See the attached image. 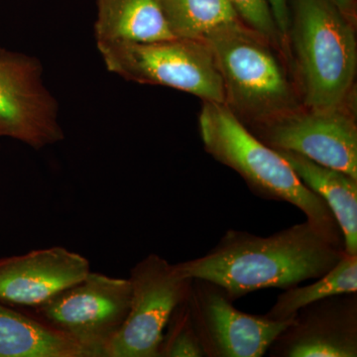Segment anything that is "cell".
Returning a JSON list of instances; mask_svg holds the SVG:
<instances>
[{"mask_svg": "<svg viewBox=\"0 0 357 357\" xmlns=\"http://www.w3.org/2000/svg\"><path fill=\"white\" fill-rule=\"evenodd\" d=\"M109 72L133 83L164 86L223 103L217 63L203 40L172 38L147 43L96 45Z\"/></svg>", "mask_w": 357, "mask_h": 357, "instance_id": "5", "label": "cell"}, {"mask_svg": "<svg viewBox=\"0 0 357 357\" xmlns=\"http://www.w3.org/2000/svg\"><path fill=\"white\" fill-rule=\"evenodd\" d=\"M272 15L280 32L282 43L284 51L290 61L289 53V27H290V9H289V0H268Z\"/></svg>", "mask_w": 357, "mask_h": 357, "instance_id": "20", "label": "cell"}, {"mask_svg": "<svg viewBox=\"0 0 357 357\" xmlns=\"http://www.w3.org/2000/svg\"><path fill=\"white\" fill-rule=\"evenodd\" d=\"M167 328H169V331L167 335H164L161 349H160V356H206L198 335L192 325L187 298L175 310Z\"/></svg>", "mask_w": 357, "mask_h": 357, "instance_id": "18", "label": "cell"}, {"mask_svg": "<svg viewBox=\"0 0 357 357\" xmlns=\"http://www.w3.org/2000/svg\"><path fill=\"white\" fill-rule=\"evenodd\" d=\"M199 126L204 150L239 174L256 196L293 204L331 241L344 245L342 230L326 202L300 180L276 150L256 138L227 105L203 102Z\"/></svg>", "mask_w": 357, "mask_h": 357, "instance_id": "4", "label": "cell"}, {"mask_svg": "<svg viewBox=\"0 0 357 357\" xmlns=\"http://www.w3.org/2000/svg\"><path fill=\"white\" fill-rule=\"evenodd\" d=\"M276 151L300 180L326 202L342 230L345 252L357 255V178L295 152Z\"/></svg>", "mask_w": 357, "mask_h": 357, "instance_id": "13", "label": "cell"}, {"mask_svg": "<svg viewBox=\"0 0 357 357\" xmlns=\"http://www.w3.org/2000/svg\"><path fill=\"white\" fill-rule=\"evenodd\" d=\"M130 301L128 279L89 272L37 309L49 325L69 335L89 357H105L128 317Z\"/></svg>", "mask_w": 357, "mask_h": 357, "instance_id": "7", "label": "cell"}, {"mask_svg": "<svg viewBox=\"0 0 357 357\" xmlns=\"http://www.w3.org/2000/svg\"><path fill=\"white\" fill-rule=\"evenodd\" d=\"M0 357H89L69 335L0 303Z\"/></svg>", "mask_w": 357, "mask_h": 357, "instance_id": "15", "label": "cell"}, {"mask_svg": "<svg viewBox=\"0 0 357 357\" xmlns=\"http://www.w3.org/2000/svg\"><path fill=\"white\" fill-rule=\"evenodd\" d=\"M96 45L175 38L158 0H96Z\"/></svg>", "mask_w": 357, "mask_h": 357, "instance_id": "14", "label": "cell"}, {"mask_svg": "<svg viewBox=\"0 0 357 357\" xmlns=\"http://www.w3.org/2000/svg\"><path fill=\"white\" fill-rule=\"evenodd\" d=\"M175 38L202 40L217 28L241 20L229 0H158Z\"/></svg>", "mask_w": 357, "mask_h": 357, "instance_id": "16", "label": "cell"}, {"mask_svg": "<svg viewBox=\"0 0 357 357\" xmlns=\"http://www.w3.org/2000/svg\"><path fill=\"white\" fill-rule=\"evenodd\" d=\"M332 1L352 24L356 25V0H332Z\"/></svg>", "mask_w": 357, "mask_h": 357, "instance_id": "21", "label": "cell"}, {"mask_svg": "<svg viewBox=\"0 0 357 357\" xmlns=\"http://www.w3.org/2000/svg\"><path fill=\"white\" fill-rule=\"evenodd\" d=\"M248 129L275 150L295 152L357 178L356 102L333 109L302 107Z\"/></svg>", "mask_w": 357, "mask_h": 357, "instance_id": "8", "label": "cell"}, {"mask_svg": "<svg viewBox=\"0 0 357 357\" xmlns=\"http://www.w3.org/2000/svg\"><path fill=\"white\" fill-rule=\"evenodd\" d=\"M357 292V255L345 253L344 257L328 273L311 285L286 289L265 316L274 321L295 318L301 309L319 300Z\"/></svg>", "mask_w": 357, "mask_h": 357, "instance_id": "17", "label": "cell"}, {"mask_svg": "<svg viewBox=\"0 0 357 357\" xmlns=\"http://www.w3.org/2000/svg\"><path fill=\"white\" fill-rule=\"evenodd\" d=\"M309 220L269 236L229 229L206 255L176 264L185 278L220 286L232 300L268 288L286 290L328 273L345 255Z\"/></svg>", "mask_w": 357, "mask_h": 357, "instance_id": "1", "label": "cell"}, {"mask_svg": "<svg viewBox=\"0 0 357 357\" xmlns=\"http://www.w3.org/2000/svg\"><path fill=\"white\" fill-rule=\"evenodd\" d=\"M91 272L88 259L61 246L0 259V303L39 307Z\"/></svg>", "mask_w": 357, "mask_h": 357, "instance_id": "12", "label": "cell"}, {"mask_svg": "<svg viewBox=\"0 0 357 357\" xmlns=\"http://www.w3.org/2000/svg\"><path fill=\"white\" fill-rule=\"evenodd\" d=\"M289 53L303 107L356 102V25L332 0H289Z\"/></svg>", "mask_w": 357, "mask_h": 357, "instance_id": "3", "label": "cell"}, {"mask_svg": "<svg viewBox=\"0 0 357 357\" xmlns=\"http://www.w3.org/2000/svg\"><path fill=\"white\" fill-rule=\"evenodd\" d=\"M269 351L271 356L356 357V293L340 294L303 307Z\"/></svg>", "mask_w": 357, "mask_h": 357, "instance_id": "11", "label": "cell"}, {"mask_svg": "<svg viewBox=\"0 0 357 357\" xmlns=\"http://www.w3.org/2000/svg\"><path fill=\"white\" fill-rule=\"evenodd\" d=\"M222 287L192 279L187 304L206 356L261 357L291 324L239 311Z\"/></svg>", "mask_w": 357, "mask_h": 357, "instance_id": "9", "label": "cell"}, {"mask_svg": "<svg viewBox=\"0 0 357 357\" xmlns=\"http://www.w3.org/2000/svg\"><path fill=\"white\" fill-rule=\"evenodd\" d=\"M241 20L283 49L280 32L268 0H229ZM285 53V52H284Z\"/></svg>", "mask_w": 357, "mask_h": 357, "instance_id": "19", "label": "cell"}, {"mask_svg": "<svg viewBox=\"0 0 357 357\" xmlns=\"http://www.w3.org/2000/svg\"><path fill=\"white\" fill-rule=\"evenodd\" d=\"M202 40L220 70L225 105L245 128L303 107L283 49L243 20L217 28Z\"/></svg>", "mask_w": 357, "mask_h": 357, "instance_id": "2", "label": "cell"}, {"mask_svg": "<svg viewBox=\"0 0 357 357\" xmlns=\"http://www.w3.org/2000/svg\"><path fill=\"white\" fill-rule=\"evenodd\" d=\"M41 149L64 139L59 103L38 59L0 49V137Z\"/></svg>", "mask_w": 357, "mask_h": 357, "instance_id": "10", "label": "cell"}, {"mask_svg": "<svg viewBox=\"0 0 357 357\" xmlns=\"http://www.w3.org/2000/svg\"><path fill=\"white\" fill-rule=\"evenodd\" d=\"M130 307L105 357H158L171 317L187 298L192 279L176 264L150 255L131 269Z\"/></svg>", "mask_w": 357, "mask_h": 357, "instance_id": "6", "label": "cell"}]
</instances>
